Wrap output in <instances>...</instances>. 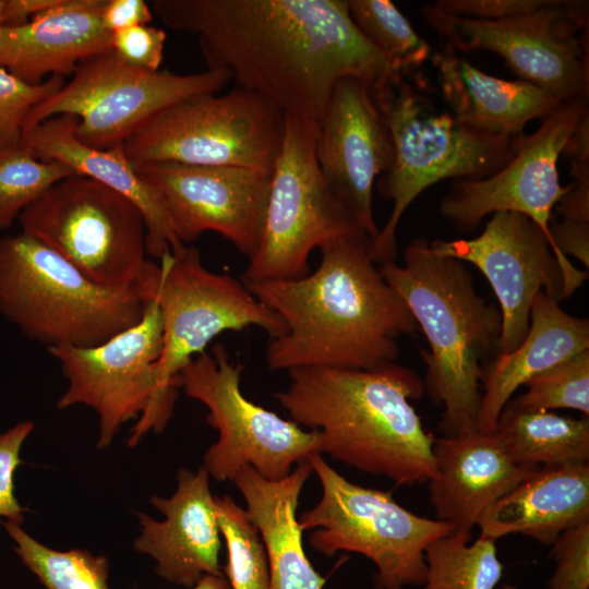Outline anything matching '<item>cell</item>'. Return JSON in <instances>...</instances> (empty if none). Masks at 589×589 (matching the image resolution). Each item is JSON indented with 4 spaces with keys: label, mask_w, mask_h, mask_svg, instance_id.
<instances>
[{
    "label": "cell",
    "mask_w": 589,
    "mask_h": 589,
    "mask_svg": "<svg viewBox=\"0 0 589 589\" xmlns=\"http://www.w3.org/2000/svg\"><path fill=\"white\" fill-rule=\"evenodd\" d=\"M152 19V8L143 0H106L101 11L103 24L111 34L148 25Z\"/></svg>",
    "instance_id": "obj_40"
},
{
    "label": "cell",
    "mask_w": 589,
    "mask_h": 589,
    "mask_svg": "<svg viewBox=\"0 0 589 589\" xmlns=\"http://www.w3.org/2000/svg\"><path fill=\"white\" fill-rule=\"evenodd\" d=\"M170 28L197 35L207 69L285 115L320 121L338 81L398 76L353 24L347 0H153ZM402 76V75H401Z\"/></svg>",
    "instance_id": "obj_1"
},
{
    "label": "cell",
    "mask_w": 589,
    "mask_h": 589,
    "mask_svg": "<svg viewBox=\"0 0 589 589\" xmlns=\"http://www.w3.org/2000/svg\"><path fill=\"white\" fill-rule=\"evenodd\" d=\"M306 460L322 486L318 503L298 518L302 531H311L309 544L326 556L345 551L371 560L378 589L421 586L426 546L454 526L406 509L390 492L352 483L321 453Z\"/></svg>",
    "instance_id": "obj_8"
},
{
    "label": "cell",
    "mask_w": 589,
    "mask_h": 589,
    "mask_svg": "<svg viewBox=\"0 0 589 589\" xmlns=\"http://www.w3.org/2000/svg\"><path fill=\"white\" fill-rule=\"evenodd\" d=\"M316 132L317 121L286 115L281 147L271 173L262 236L243 280L303 277L310 273L309 256L314 249L366 235L320 170Z\"/></svg>",
    "instance_id": "obj_9"
},
{
    "label": "cell",
    "mask_w": 589,
    "mask_h": 589,
    "mask_svg": "<svg viewBox=\"0 0 589 589\" xmlns=\"http://www.w3.org/2000/svg\"><path fill=\"white\" fill-rule=\"evenodd\" d=\"M349 15L363 37L399 75L411 73L430 57L431 47L389 0H347Z\"/></svg>",
    "instance_id": "obj_31"
},
{
    "label": "cell",
    "mask_w": 589,
    "mask_h": 589,
    "mask_svg": "<svg viewBox=\"0 0 589 589\" xmlns=\"http://www.w3.org/2000/svg\"><path fill=\"white\" fill-rule=\"evenodd\" d=\"M161 348L163 322L154 299L147 301L140 322L97 346L47 348L69 382L57 407L94 409L99 425L97 447L109 446L120 428L139 419L151 405Z\"/></svg>",
    "instance_id": "obj_16"
},
{
    "label": "cell",
    "mask_w": 589,
    "mask_h": 589,
    "mask_svg": "<svg viewBox=\"0 0 589 589\" xmlns=\"http://www.w3.org/2000/svg\"><path fill=\"white\" fill-rule=\"evenodd\" d=\"M500 589H518V588L515 587L514 585L505 584Z\"/></svg>",
    "instance_id": "obj_43"
},
{
    "label": "cell",
    "mask_w": 589,
    "mask_h": 589,
    "mask_svg": "<svg viewBox=\"0 0 589 589\" xmlns=\"http://www.w3.org/2000/svg\"><path fill=\"white\" fill-rule=\"evenodd\" d=\"M454 529L425 549V574L421 589H497L504 566L495 541Z\"/></svg>",
    "instance_id": "obj_29"
},
{
    "label": "cell",
    "mask_w": 589,
    "mask_h": 589,
    "mask_svg": "<svg viewBox=\"0 0 589 589\" xmlns=\"http://www.w3.org/2000/svg\"><path fill=\"white\" fill-rule=\"evenodd\" d=\"M378 268L429 342L425 386L444 408L443 436L477 431L482 370L500 352V308L477 293L462 262L434 253L422 238L408 245L402 266L394 261Z\"/></svg>",
    "instance_id": "obj_4"
},
{
    "label": "cell",
    "mask_w": 589,
    "mask_h": 589,
    "mask_svg": "<svg viewBox=\"0 0 589 589\" xmlns=\"http://www.w3.org/2000/svg\"><path fill=\"white\" fill-rule=\"evenodd\" d=\"M286 115L245 88L187 97L152 117L123 144L132 163L230 166L271 175Z\"/></svg>",
    "instance_id": "obj_10"
},
{
    "label": "cell",
    "mask_w": 589,
    "mask_h": 589,
    "mask_svg": "<svg viewBox=\"0 0 589 589\" xmlns=\"http://www.w3.org/2000/svg\"><path fill=\"white\" fill-rule=\"evenodd\" d=\"M589 349V321L565 312L544 291L533 299L529 328L513 351L498 352L484 364L477 426L493 432L513 394L531 377Z\"/></svg>",
    "instance_id": "obj_24"
},
{
    "label": "cell",
    "mask_w": 589,
    "mask_h": 589,
    "mask_svg": "<svg viewBox=\"0 0 589 589\" xmlns=\"http://www.w3.org/2000/svg\"><path fill=\"white\" fill-rule=\"evenodd\" d=\"M76 175L58 160H41L21 139L0 146V230L60 180Z\"/></svg>",
    "instance_id": "obj_32"
},
{
    "label": "cell",
    "mask_w": 589,
    "mask_h": 589,
    "mask_svg": "<svg viewBox=\"0 0 589 589\" xmlns=\"http://www.w3.org/2000/svg\"><path fill=\"white\" fill-rule=\"evenodd\" d=\"M147 301L139 281L104 287L23 231L0 237V313L47 348L97 346L140 322Z\"/></svg>",
    "instance_id": "obj_6"
},
{
    "label": "cell",
    "mask_w": 589,
    "mask_h": 589,
    "mask_svg": "<svg viewBox=\"0 0 589 589\" xmlns=\"http://www.w3.org/2000/svg\"><path fill=\"white\" fill-rule=\"evenodd\" d=\"M509 402L529 410L573 409L589 417V349L531 377Z\"/></svg>",
    "instance_id": "obj_34"
},
{
    "label": "cell",
    "mask_w": 589,
    "mask_h": 589,
    "mask_svg": "<svg viewBox=\"0 0 589 589\" xmlns=\"http://www.w3.org/2000/svg\"><path fill=\"white\" fill-rule=\"evenodd\" d=\"M587 3L558 0L498 21L457 17L431 4L422 8V15L453 50L496 53L522 81L566 101L588 96Z\"/></svg>",
    "instance_id": "obj_14"
},
{
    "label": "cell",
    "mask_w": 589,
    "mask_h": 589,
    "mask_svg": "<svg viewBox=\"0 0 589 589\" xmlns=\"http://www.w3.org/2000/svg\"><path fill=\"white\" fill-rule=\"evenodd\" d=\"M106 0H56L19 25L0 27V67L28 84L45 76L64 79L77 65L111 51L112 34L104 26Z\"/></svg>",
    "instance_id": "obj_22"
},
{
    "label": "cell",
    "mask_w": 589,
    "mask_h": 589,
    "mask_svg": "<svg viewBox=\"0 0 589 589\" xmlns=\"http://www.w3.org/2000/svg\"><path fill=\"white\" fill-rule=\"evenodd\" d=\"M63 85L61 76L28 84L0 67V146L19 142L28 112Z\"/></svg>",
    "instance_id": "obj_35"
},
{
    "label": "cell",
    "mask_w": 589,
    "mask_h": 589,
    "mask_svg": "<svg viewBox=\"0 0 589 589\" xmlns=\"http://www.w3.org/2000/svg\"><path fill=\"white\" fill-rule=\"evenodd\" d=\"M243 365L231 362L217 342L189 361L179 374V386L207 409V423L218 440L204 454L203 467L219 482L233 481L244 466L268 480H279L294 464L320 450V433L305 431L245 398L240 389Z\"/></svg>",
    "instance_id": "obj_12"
},
{
    "label": "cell",
    "mask_w": 589,
    "mask_h": 589,
    "mask_svg": "<svg viewBox=\"0 0 589 589\" xmlns=\"http://www.w3.org/2000/svg\"><path fill=\"white\" fill-rule=\"evenodd\" d=\"M433 64L454 118L484 134L521 135L528 122L542 120L563 103L529 82L492 76L457 56L448 46L433 58Z\"/></svg>",
    "instance_id": "obj_26"
},
{
    "label": "cell",
    "mask_w": 589,
    "mask_h": 589,
    "mask_svg": "<svg viewBox=\"0 0 589 589\" xmlns=\"http://www.w3.org/2000/svg\"><path fill=\"white\" fill-rule=\"evenodd\" d=\"M55 2L56 0H0V27L23 24Z\"/></svg>",
    "instance_id": "obj_41"
},
{
    "label": "cell",
    "mask_w": 589,
    "mask_h": 589,
    "mask_svg": "<svg viewBox=\"0 0 589 589\" xmlns=\"http://www.w3.org/2000/svg\"><path fill=\"white\" fill-rule=\"evenodd\" d=\"M79 118L59 115L22 133V140L41 160H58L76 175L89 177L122 194L141 211L146 226V252L160 260L183 247L171 227L157 191L135 171L123 154L122 145L98 149L80 142L75 135Z\"/></svg>",
    "instance_id": "obj_23"
},
{
    "label": "cell",
    "mask_w": 589,
    "mask_h": 589,
    "mask_svg": "<svg viewBox=\"0 0 589 589\" xmlns=\"http://www.w3.org/2000/svg\"><path fill=\"white\" fill-rule=\"evenodd\" d=\"M587 113V98L563 101L532 134L519 136L514 156L501 169L482 179L456 180L441 201V214L460 230L476 228L496 212L524 214L544 232L554 254L552 209L569 189L561 184L558 157Z\"/></svg>",
    "instance_id": "obj_15"
},
{
    "label": "cell",
    "mask_w": 589,
    "mask_h": 589,
    "mask_svg": "<svg viewBox=\"0 0 589 589\" xmlns=\"http://www.w3.org/2000/svg\"><path fill=\"white\" fill-rule=\"evenodd\" d=\"M17 221L21 231L104 287L134 286L148 262L146 226L139 207L86 176L60 180L26 207Z\"/></svg>",
    "instance_id": "obj_11"
},
{
    "label": "cell",
    "mask_w": 589,
    "mask_h": 589,
    "mask_svg": "<svg viewBox=\"0 0 589 589\" xmlns=\"http://www.w3.org/2000/svg\"><path fill=\"white\" fill-rule=\"evenodd\" d=\"M372 91L393 144L390 166L377 181L382 197L393 203L386 225L371 243V256L380 265L395 261L397 226L419 194L445 179H482L494 173L512 159L520 135L484 134L448 112H435L430 100L401 75Z\"/></svg>",
    "instance_id": "obj_7"
},
{
    "label": "cell",
    "mask_w": 589,
    "mask_h": 589,
    "mask_svg": "<svg viewBox=\"0 0 589 589\" xmlns=\"http://www.w3.org/2000/svg\"><path fill=\"white\" fill-rule=\"evenodd\" d=\"M315 157L330 190L373 242L380 232L373 185L390 166L393 144L368 82L352 76L338 81L317 122Z\"/></svg>",
    "instance_id": "obj_19"
},
{
    "label": "cell",
    "mask_w": 589,
    "mask_h": 589,
    "mask_svg": "<svg viewBox=\"0 0 589 589\" xmlns=\"http://www.w3.org/2000/svg\"><path fill=\"white\" fill-rule=\"evenodd\" d=\"M229 81L227 70L152 72L125 64L112 51L99 53L82 61L70 82L28 112L23 132L51 117L71 115L79 118L80 142L109 149L165 108L194 95L219 93Z\"/></svg>",
    "instance_id": "obj_13"
},
{
    "label": "cell",
    "mask_w": 589,
    "mask_h": 589,
    "mask_svg": "<svg viewBox=\"0 0 589 589\" xmlns=\"http://www.w3.org/2000/svg\"><path fill=\"white\" fill-rule=\"evenodd\" d=\"M275 396L292 421L320 433L321 453L396 484L428 482L433 442L410 400L424 383L394 362L370 370L303 366Z\"/></svg>",
    "instance_id": "obj_3"
},
{
    "label": "cell",
    "mask_w": 589,
    "mask_h": 589,
    "mask_svg": "<svg viewBox=\"0 0 589 589\" xmlns=\"http://www.w3.org/2000/svg\"><path fill=\"white\" fill-rule=\"evenodd\" d=\"M431 250L468 262L485 276L500 303V352L507 353L525 339L533 299L540 291L560 301L563 277L550 242L529 217L496 212L482 233L472 239L434 240Z\"/></svg>",
    "instance_id": "obj_18"
},
{
    "label": "cell",
    "mask_w": 589,
    "mask_h": 589,
    "mask_svg": "<svg viewBox=\"0 0 589 589\" xmlns=\"http://www.w3.org/2000/svg\"><path fill=\"white\" fill-rule=\"evenodd\" d=\"M177 482L170 497H151L164 520L139 514L140 534L134 550L154 558L156 573L164 579L192 587L204 575H223L221 534L205 468L195 472L180 469Z\"/></svg>",
    "instance_id": "obj_20"
},
{
    "label": "cell",
    "mask_w": 589,
    "mask_h": 589,
    "mask_svg": "<svg viewBox=\"0 0 589 589\" xmlns=\"http://www.w3.org/2000/svg\"><path fill=\"white\" fill-rule=\"evenodd\" d=\"M589 521V462L543 466L493 503L479 518L480 536L496 541L522 534L552 544Z\"/></svg>",
    "instance_id": "obj_25"
},
{
    "label": "cell",
    "mask_w": 589,
    "mask_h": 589,
    "mask_svg": "<svg viewBox=\"0 0 589 589\" xmlns=\"http://www.w3.org/2000/svg\"><path fill=\"white\" fill-rule=\"evenodd\" d=\"M495 431L519 465L543 467L589 460V419H575L550 410L503 408Z\"/></svg>",
    "instance_id": "obj_28"
},
{
    "label": "cell",
    "mask_w": 589,
    "mask_h": 589,
    "mask_svg": "<svg viewBox=\"0 0 589 589\" xmlns=\"http://www.w3.org/2000/svg\"><path fill=\"white\" fill-rule=\"evenodd\" d=\"M558 0H437L440 12L464 19L498 21L529 14L554 5Z\"/></svg>",
    "instance_id": "obj_39"
},
{
    "label": "cell",
    "mask_w": 589,
    "mask_h": 589,
    "mask_svg": "<svg viewBox=\"0 0 589 589\" xmlns=\"http://www.w3.org/2000/svg\"><path fill=\"white\" fill-rule=\"evenodd\" d=\"M14 551L46 589H109V563L87 550H53L28 534L22 525L3 524Z\"/></svg>",
    "instance_id": "obj_30"
},
{
    "label": "cell",
    "mask_w": 589,
    "mask_h": 589,
    "mask_svg": "<svg viewBox=\"0 0 589 589\" xmlns=\"http://www.w3.org/2000/svg\"><path fill=\"white\" fill-rule=\"evenodd\" d=\"M311 472L304 460L279 480H268L250 466L233 479L264 542L272 589H323L325 585L305 554L297 518L299 496Z\"/></svg>",
    "instance_id": "obj_27"
},
{
    "label": "cell",
    "mask_w": 589,
    "mask_h": 589,
    "mask_svg": "<svg viewBox=\"0 0 589 589\" xmlns=\"http://www.w3.org/2000/svg\"><path fill=\"white\" fill-rule=\"evenodd\" d=\"M159 194L177 239L187 244L205 231L230 241L249 259L265 220L271 175L230 166L173 161L133 163Z\"/></svg>",
    "instance_id": "obj_17"
},
{
    "label": "cell",
    "mask_w": 589,
    "mask_h": 589,
    "mask_svg": "<svg viewBox=\"0 0 589 589\" xmlns=\"http://www.w3.org/2000/svg\"><path fill=\"white\" fill-rule=\"evenodd\" d=\"M189 589H231L224 575H204Z\"/></svg>",
    "instance_id": "obj_42"
},
{
    "label": "cell",
    "mask_w": 589,
    "mask_h": 589,
    "mask_svg": "<svg viewBox=\"0 0 589 589\" xmlns=\"http://www.w3.org/2000/svg\"><path fill=\"white\" fill-rule=\"evenodd\" d=\"M428 481L436 519L471 532L481 515L540 467L515 462L496 431L442 436L433 442Z\"/></svg>",
    "instance_id": "obj_21"
},
{
    "label": "cell",
    "mask_w": 589,
    "mask_h": 589,
    "mask_svg": "<svg viewBox=\"0 0 589 589\" xmlns=\"http://www.w3.org/2000/svg\"><path fill=\"white\" fill-rule=\"evenodd\" d=\"M371 243L366 235L332 243L317 268L300 278L242 279L286 325L267 347L269 370H370L398 358V339L418 326L373 261Z\"/></svg>",
    "instance_id": "obj_2"
},
{
    "label": "cell",
    "mask_w": 589,
    "mask_h": 589,
    "mask_svg": "<svg viewBox=\"0 0 589 589\" xmlns=\"http://www.w3.org/2000/svg\"><path fill=\"white\" fill-rule=\"evenodd\" d=\"M159 261L149 260L141 277L163 322L156 390L131 430L129 446H136L149 431L165 429L172 416L181 370L216 336L249 326L264 329L272 339L286 333L280 316L257 300L243 280L206 268L196 248L184 244Z\"/></svg>",
    "instance_id": "obj_5"
},
{
    "label": "cell",
    "mask_w": 589,
    "mask_h": 589,
    "mask_svg": "<svg viewBox=\"0 0 589 589\" xmlns=\"http://www.w3.org/2000/svg\"><path fill=\"white\" fill-rule=\"evenodd\" d=\"M220 534L227 548L223 575L231 589H272L262 537L245 508L230 495L215 496Z\"/></svg>",
    "instance_id": "obj_33"
},
{
    "label": "cell",
    "mask_w": 589,
    "mask_h": 589,
    "mask_svg": "<svg viewBox=\"0 0 589 589\" xmlns=\"http://www.w3.org/2000/svg\"><path fill=\"white\" fill-rule=\"evenodd\" d=\"M166 33L149 25H137L111 36V51L125 64L145 71H158L164 58Z\"/></svg>",
    "instance_id": "obj_38"
},
{
    "label": "cell",
    "mask_w": 589,
    "mask_h": 589,
    "mask_svg": "<svg viewBox=\"0 0 589 589\" xmlns=\"http://www.w3.org/2000/svg\"><path fill=\"white\" fill-rule=\"evenodd\" d=\"M555 569L549 589H589V521L565 530L551 544Z\"/></svg>",
    "instance_id": "obj_36"
},
{
    "label": "cell",
    "mask_w": 589,
    "mask_h": 589,
    "mask_svg": "<svg viewBox=\"0 0 589 589\" xmlns=\"http://www.w3.org/2000/svg\"><path fill=\"white\" fill-rule=\"evenodd\" d=\"M33 421L25 420L0 433V519L22 525L25 508L14 494V473L23 462L20 456L26 438L34 431Z\"/></svg>",
    "instance_id": "obj_37"
}]
</instances>
